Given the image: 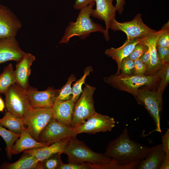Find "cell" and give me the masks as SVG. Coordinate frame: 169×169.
<instances>
[{"instance_id": "cell-1", "label": "cell", "mask_w": 169, "mask_h": 169, "mask_svg": "<svg viewBox=\"0 0 169 169\" xmlns=\"http://www.w3.org/2000/svg\"><path fill=\"white\" fill-rule=\"evenodd\" d=\"M150 149L151 147L131 139L127 129L125 128L118 137L109 143L104 154L115 162L125 165L142 160L147 156Z\"/></svg>"}, {"instance_id": "cell-2", "label": "cell", "mask_w": 169, "mask_h": 169, "mask_svg": "<svg viewBox=\"0 0 169 169\" xmlns=\"http://www.w3.org/2000/svg\"><path fill=\"white\" fill-rule=\"evenodd\" d=\"M95 4V2H93L80 10L76 21H70L65 28L59 44L68 43L71 38L75 36L84 39L93 32L104 33L105 29L100 24L94 22L90 18Z\"/></svg>"}, {"instance_id": "cell-3", "label": "cell", "mask_w": 169, "mask_h": 169, "mask_svg": "<svg viewBox=\"0 0 169 169\" xmlns=\"http://www.w3.org/2000/svg\"><path fill=\"white\" fill-rule=\"evenodd\" d=\"M158 79L157 74L129 75L120 73L103 78L106 84L120 91L129 93L136 96L140 88L153 85Z\"/></svg>"}, {"instance_id": "cell-4", "label": "cell", "mask_w": 169, "mask_h": 169, "mask_svg": "<svg viewBox=\"0 0 169 169\" xmlns=\"http://www.w3.org/2000/svg\"><path fill=\"white\" fill-rule=\"evenodd\" d=\"M63 153L67 155L69 162L102 164L113 160L106 156L104 154L94 151L76 137L70 140Z\"/></svg>"}, {"instance_id": "cell-5", "label": "cell", "mask_w": 169, "mask_h": 169, "mask_svg": "<svg viewBox=\"0 0 169 169\" xmlns=\"http://www.w3.org/2000/svg\"><path fill=\"white\" fill-rule=\"evenodd\" d=\"M95 88L85 84L80 96L75 103L71 127L84 123L95 111L93 95Z\"/></svg>"}, {"instance_id": "cell-6", "label": "cell", "mask_w": 169, "mask_h": 169, "mask_svg": "<svg viewBox=\"0 0 169 169\" xmlns=\"http://www.w3.org/2000/svg\"><path fill=\"white\" fill-rule=\"evenodd\" d=\"M4 95L7 110L18 117L23 118L32 108L25 90L16 83L10 86Z\"/></svg>"}, {"instance_id": "cell-7", "label": "cell", "mask_w": 169, "mask_h": 169, "mask_svg": "<svg viewBox=\"0 0 169 169\" xmlns=\"http://www.w3.org/2000/svg\"><path fill=\"white\" fill-rule=\"evenodd\" d=\"M74 128L68 126L53 118L41 132L38 141L47 145L76 137Z\"/></svg>"}, {"instance_id": "cell-8", "label": "cell", "mask_w": 169, "mask_h": 169, "mask_svg": "<svg viewBox=\"0 0 169 169\" xmlns=\"http://www.w3.org/2000/svg\"><path fill=\"white\" fill-rule=\"evenodd\" d=\"M51 108H31L23 117L31 136L37 141L41 132L52 118Z\"/></svg>"}, {"instance_id": "cell-9", "label": "cell", "mask_w": 169, "mask_h": 169, "mask_svg": "<svg viewBox=\"0 0 169 169\" xmlns=\"http://www.w3.org/2000/svg\"><path fill=\"white\" fill-rule=\"evenodd\" d=\"M110 29L115 31L124 32L128 40L143 38L156 31L143 23L140 13L137 14L132 20L128 22L120 23L114 18L110 22Z\"/></svg>"}, {"instance_id": "cell-10", "label": "cell", "mask_w": 169, "mask_h": 169, "mask_svg": "<svg viewBox=\"0 0 169 169\" xmlns=\"http://www.w3.org/2000/svg\"><path fill=\"white\" fill-rule=\"evenodd\" d=\"M136 97L144 105L155 122L156 128L152 132L161 133L160 115L162 108V95L157 92L145 88L140 89Z\"/></svg>"}, {"instance_id": "cell-11", "label": "cell", "mask_w": 169, "mask_h": 169, "mask_svg": "<svg viewBox=\"0 0 169 169\" xmlns=\"http://www.w3.org/2000/svg\"><path fill=\"white\" fill-rule=\"evenodd\" d=\"M113 118L97 112L89 117L83 123L74 127L77 133L95 134L110 131L115 126Z\"/></svg>"}, {"instance_id": "cell-12", "label": "cell", "mask_w": 169, "mask_h": 169, "mask_svg": "<svg viewBox=\"0 0 169 169\" xmlns=\"http://www.w3.org/2000/svg\"><path fill=\"white\" fill-rule=\"evenodd\" d=\"M21 27L16 15L8 8L0 4V41L15 37Z\"/></svg>"}, {"instance_id": "cell-13", "label": "cell", "mask_w": 169, "mask_h": 169, "mask_svg": "<svg viewBox=\"0 0 169 169\" xmlns=\"http://www.w3.org/2000/svg\"><path fill=\"white\" fill-rule=\"evenodd\" d=\"M59 90L49 87L44 90L38 91L29 86L25 92L32 108H51Z\"/></svg>"}, {"instance_id": "cell-14", "label": "cell", "mask_w": 169, "mask_h": 169, "mask_svg": "<svg viewBox=\"0 0 169 169\" xmlns=\"http://www.w3.org/2000/svg\"><path fill=\"white\" fill-rule=\"evenodd\" d=\"M168 28L169 24L168 21L159 31H156L143 37V40L149 48L150 54V61L147 68L146 75L156 74L163 65L157 57V43L159 37Z\"/></svg>"}, {"instance_id": "cell-15", "label": "cell", "mask_w": 169, "mask_h": 169, "mask_svg": "<svg viewBox=\"0 0 169 169\" xmlns=\"http://www.w3.org/2000/svg\"><path fill=\"white\" fill-rule=\"evenodd\" d=\"M96 4V8L93 9L91 16L100 20H104L105 28L104 37L107 41H109L110 38L109 30L111 22L115 18L116 11L115 6L113 4V0H94Z\"/></svg>"}, {"instance_id": "cell-16", "label": "cell", "mask_w": 169, "mask_h": 169, "mask_svg": "<svg viewBox=\"0 0 169 169\" xmlns=\"http://www.w3.org/2000/svg\"><path fill=\"white\" fill-rule=\"evenodd\" d=\"M26 53L20 48L15 37L0 41V64L10 60L18 62Z\"/></svg>"}, {"instance_id": "cell-17", "label": "cell", "mask_w": 169, "mask_h": 169, "mask_svg": "<svg viewBox=\"0 0 169 169\" xmlns=\"http://www.w3.org/2000/svg\"><path fill=\"white\" fill-rule=\"evenodd\" d=\"M35 60L34 55L26 53L22 59L17 62L14 70L16 82L24 89L27 90L29 86V79L31 72V67Z\"/></svg>"}, {"instance_id": "cell-18", "label": "cell", "mask_w": 169, "mask_h": 169, "mask_svg": "<svg viewBox=\"0 0 169 169\" xmlns=\"http://www.w3.org/2000/svg\"><path fill=\"white\" fill-rule=\"evenodd\" d=\"M75 103L71 99L65 101L56 100L51 108L52 118L68 126L71 127Z\"/></svg>"}, {"instance_id": "cell-19", "label": "cell", "mask_w": 169, "mask_h": 169, "mask_svg": "<svg viewBox=\"0 0 169 169\" xmlns=\"http://www.w3.org/2000/svg\"><path fill=\"white\" fill-rule=\"evenodd\" d=\"M143 38L132 40L127 39L121 46L117 48H111L105 50V54L111 58L117 64V70L115 74L120 73V67L122 60L130 54L136 45L142 41Z\"/></svg>"}, {"instance_id": "cell-20", "label": "cell", "mask_w": 169, "mask_h": 169, "mask_svg": "<svg viewBox=\"0 0 169 169\" xmlns=\"http://www.w3.org/2000/svg\"><path fill=\"white\" fill-rule=\"evenodd\" d=\"M70 139L63 141L51 145L37 148L25 150L24 153L35 156L39 161H42L53 154L63 153L64 149Z\"/></svg>"}, {"instance_id": "cell-21", "label": "cell", "mask_w": 169, "mask_h": 169, "mask_svg": "<svg viewBox=\"0 0 169 169\" xmlns=\"http://www.w3.org/2000/svg\"><path fill=\"white\" fill-rule=\"evenodd\" d=\"M165 155L161 144L151 147L147 156L140 161L136 168L159 169Z\"/></svg>"}, {"instance_id": "cell-22", "label": "cell", "mask_w": 169, "mask_h": 169, "mask_svg": "<svg viewBox=\"0 0 169 169\" xmlns=\"http://www.w3.org/2000/svg\"><path fill=\"white\" fill-rule=\"evenodd\" d=\"M47 146L34 139L26 128L22 131L19 137L13 145L11 153L12 155L18 154L25 150Z\"/></svg>"}, {"instance_id": "cell-23", "label": "cell", "mask_w": 169, "mask_h": 169, "mask_svg": "<svg viewBox=\"0 0 169 169\" xmlns=\"http://www.w3.org/2000/svg\"><path fill=\"white\" fill-rule=\"evenodd\" d=\"M39 161L34 156L24 153L20 158L12 163H3L0 169H38Z\"/></svg>"}, {"instance_id": "cell-24", "label": "cell", "mask_w": 169, "mask_h": 169, "mask_svg": "<svg viewBox=\"0 0 169 169\" xmlns=\"http://www.w3.org/2000/svg\"><path fill=\"white\" fill-rule=\"evenodd\" d=\"M0 125L16 133H21L23 129L26 128L23 118L15 116L6 110L4 115L0 119Z\"/></svg>"}, {"instance_id": "cell-25", "label": "cell", "mask_w": 169, "mask_h": 169, "mask_svg": "<svg viewBox=\"0 0 169 169\" xmlns=\"http://www.w3.org/2000/svg\"><path fill=\"white\" fill-rule=\"evenodd\" d=\"M16 83L13 65L10 63L0 74V93L4 95L10 86Z\"/></svg>"}, {"instance_id": "cell-26", "label": "cell", "mask_w": 169, "mask_h": 169, "mask_svg": "<svg viewBox=\"0 0 169 169\" xmlns=\"http://www.w3.org/2000/svg\"><path fill=\"white\" fill-rule=\"evenodd\" d=\"M20 134L21 133H16L8 130L0 125V136L6 142L7 155L9 160L12 158L11 151L14 143L19 138Z\"/></svg>"}, {"instance_id": "cell-27", "label": "cell", "mask_w": 169, "mask_h": 169, "mask_svg": "<svg viewBox=\"0 0 169 169\" xmlns=\"http://www.w3.org/2000/svg\"><path fill=\"white\" fill-rule=\"evenodd\" d=\"M93 71V69L92 66L86 67L84 70L83 75L78 80H76L75 82L73 84L71 99L75 103L79 98L83 91L82 86L85 83L86 77Z\"/></svg>"}, {"instance_id": "cell-28", "label": "cell", "mask_w": 169, "mask_h": 169, "mask_svg": "<svg viewBox=\"0 0 169 169\" xmlns=\"http://www.w3.org/2000/svg\"><path fill=\"white\" fill-rule=\"evenodd\" d=\"M76 80L74 75L71 74L69 77L68 80L60 89L59 90L56 96V100L65 101L70 100L72 97V83Z\"/></svg>"}, {"instance_id": "cell-29", "label": "cell", "mask_w": 169, "mask_h": 169, "mask_svg": "<svg viewBox=\"0 0 169 169\" xmlns=\"http://www.w3.org/2000/svg\"><path fill=\"white\" fill-rule=\"evenodd\" d=\"M161 81L157 92L162 95L163 92L169 82V63L163 65L156 73Z\"/></svg>"}, {"instance_id": "cell-30", "label": "cell", "mask_w": 169, "mask_h": 169, "mask_svg": "<svg viewBox=\"0 0 169 169\" xmlns=\"http://www.w3.org/2000/svg\"><path fill=\"white\" fill-rule=\"evenodd\" d=\"M62 153H58L53 154L42 161V168L45 169H58L62 162L61 159Z\"/></svg>"}, {"instance_id": "cell-31", "label": "cell", "mask_w": 169, "mask_h": 169, "mask_svg": "<svg viewBox=\"0 0 169 169\" xmlns=\"http://www.w3.org/2000/svg\"><path fill=\"white\" fill-rule=\"evenodd\" d=\"M147 47L143 40V38L142 41L136 45L131 53L126 58L134 61L140 59Z\"/></svg>"}, {"instance_id": "cell-32", "label": "cell", "mask_w": 169, "mask_h": 169, "mask_svg": "<svg viewBox=\"0 0 169 169\" xmlns=\"http://www.w3.org/2000/svg\"><path fill=\"white\" fill-rule=\"evenodd\" d=\"M134 61L127 58L123 59L120 63V71L121 73L129 75L134 74Z\"/></svg>"}, {"instance_id": "cell-33", "label": "cell", "mask_w": 169, "mask_h": 169, "mask_svg": "<svg viewBox=\"0 0 169 169\" xmlns=\"http://www.w3.org/2000/svg\"><path fill=\"white\" fill-rule=\"evenodd\" d=\"M58 169H91L88 162H69L67 164L62 162Z\"/></svg>"}, {"instance_id": "cell-34", "label": "cell", "mask_w": 169, "mask_h": 169, "mask_svg": "<svg viewBox=\"0 0 169 169\" xmlns=\"http://www.w3.org/2000/svg\"><path fill=\"white\" fill-rule=\"evenodd\" d=\"M156 51L159 60L163 65L169 63V48H165L156 45Z\"/></svg>"}, {"instance_id": "cell-35", "label": "cell", "mask_w": 169, "mask_h": 169, "mask_svg": "<svg viewBox=\"0 0 169 169\" xmlns=\"http://www.w3.org/2000/svg\"><path fill=\"white\" fill-rule=\"evenodd\" d=\"M134 75H146L147 71V66L140 59L134 61Z\"/></svg>"}, {"instance_id": "cell-36", "label": "cell", "mask_w": 169, "mask_h": 169, "mask_svg": "<svg viewBox=\"0 0 169 169\" xmlns=\"http://www.w3.org/2000/svg\"><path fill=\"white\" fill-rule=\"evenodd\" d=\"M157 45L165 48H169V28L166 29L159 37Z\"/></svg>"}, {"instance_id": "cell-37", "label": "cell", "mask_w": 169, "mask_h": 169, "mask_svg": "<svg viewBox=\"0 0 169 169\" xmlns=\"http://www.w3.org/2000/svg\"><path fill=\"white\" fill-rule=\"evenodd\" d=\"M162 146L165 154L169 156V129L167 128L166 131L162 136Z\"/></svg>"}, {"instance_id": "cell-38", "label": "cell", "mask_w": 169, "mask_h": 169, "mask_svg": "<svg viewBox=\"0 0 169 169\" xmlns=\"http://www.w3.org/2000/svg\"><path fill=\"white\" fill-rule=\"evenodd\" d=\"M94 2V0H76L73 7L75 9L80 10L90 3Z\"/></svg>"}, {"instance_id": "cell-39", "label": "cell", "mask_w": 169, "mask_h": 169, "mask_svg": "<svg viewBox=\"0 0 169 169\" xmlns=\"http://www.w3.org/2000/svg\"><path fill=\"white\" fill-rule=\"evenodd\" d=\"M140 59L148 67L150 61V54L148 47Z\"/></svg>"}, {"instance_id": "cell-40", "label": "cell", "mask_w": 169, "mask_h": 169, "mask_svg": "<svg viewBox=\"0 0 169 169\" xmlns=\"http://www.w3.org/2000/svg\"><path fill=\"white\" fill-rule=\"evenodd\" d=\"M126 0H116V3L115 6L116 11L120 14H121L124 10V6Z\"/></svg>"}, {"instance_id": "cell-41", "label": "cell", "mask_w": 169, "mask_h": 169, "mask_svg": "<svg viewBox=\"0 0 169 169\" xmlns=\"http://www.w3.org/2000/svg\"><path fill=\"white\" fill-rule=\"evenodd\" d=\"M169 168V156L165 154L159 169H168Z\"/></svg>"}, {"instance_id": "cell-42", "label": "cell", "mask_w": 169, "mask_h": 169, "mask_svg": "<svg viewBox=\"0 0 169 169\" xmlns=\"http://www.w3.org/2000/svg\"><path fill=\"white\" fill-rule=\"evenodd\" d=\"M5 107L4 103L2 98L0 96V112H3Z\"/></svg>"}, {"instance_id": "cell-43", "label": "cell", "mask_w": 169, "mask_h": 169, "mask_svg": "<svg viewBox=\"0 0 169 169\" xmlns=\"http://www.w3.org/2000/svg\"><path fill=\"white\" fill-rule=\"evenodd\" d=\"M1 149L0 148V151H1Z\"/></svg>"}]
</instances>
